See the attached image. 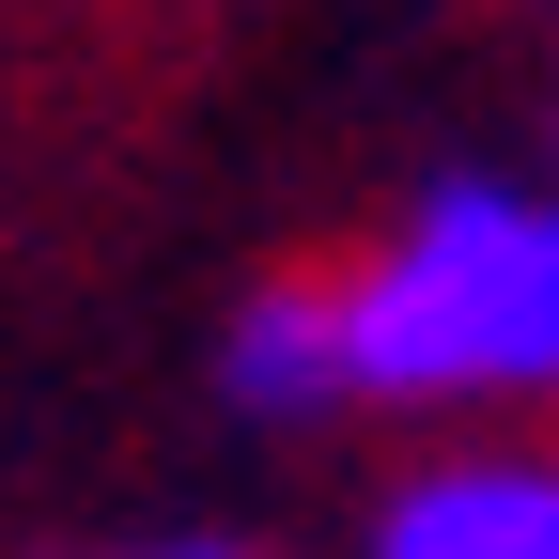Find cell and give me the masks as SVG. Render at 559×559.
I'll return each instance as SVG.
<instances>
[{
    "mask_svg": "<svg viewBox=\"0 0 559 559\" xmlns=\"http://www.w3.org/2000/svg\"><path fill=\"white\" fill-rule=\"evenodd\" d=\"M124 559H234V544H124Z\"/></svg>",
    "mask_w": 559,
    "mask_h": 559,
    "instance_id": "obj_4",
    "label": "cell"
},
{
    "mask_svg": "<svg viewBox=\"0 0 559 559\" xmlns=\"http://www.w3.org/2000/svg\"><path fill=\"white\" fill-rule=\"evenodd\" d=\"M358 404H544L559 389V187H436L326 280Z\"/></svg>",
    "mask_w": 559,
    "mask_h": 559,
    "instance_id": "obj_1",
    "label": "cell"
},
{
    "mask_svg": "<svg viewBox=\"0 0 559 559\" xmlns=\"http://www.w3.org/2000/svg\"><path fill=\"white\" fill-rule=\"evenodd\" d=\"M234 404L249 419H311V404H358V373H342V296L326 280H264V296L234 311Z\"/></svg>",
    "mask_w": 559,
    "mask_h": 559,
    "instance_id": "obj_3",
    "label": "cell"
},
{
    "mask_svg": "<svg viewBox=\"0 0 559 559\" xmlns=\"http://www.w3.org/2000/svg\"><path fill=\"white\" fill-rule=\"evenodd\" d=\"M373 559H559V466L544 451H466L419 466L373 513Z\"/></svg>",
    "mask_w": 559,
    "mask_h": 559,
    "instance_id": "obj_2",
    "label": "cell"
}]
</instances>
